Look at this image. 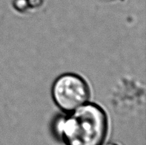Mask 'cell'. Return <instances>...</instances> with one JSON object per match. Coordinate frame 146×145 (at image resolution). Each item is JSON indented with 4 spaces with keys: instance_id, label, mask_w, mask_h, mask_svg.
Returning a JSON list of instances; mask_svg holds the SVG:
<instances>
[{
    "instance_id": "cell-1",
    "label": "cell",
    "mask_w": 146,
    "mask_h": 145,
    "mask_svg": "<svg viewBox=\"0 0 146 145\" xmlns=\"http://www.w3.org/2000/svg\"><path fill=\"white\" fill-rule=\"evenodd\" d=\"M56 131L65 145H103L108 118L102 107L87 102L60 119Z\"/></svg>"
},
{
    "instance_id": "cell-2",
    "label": "cell",
    "mask_w": 146,
    "mask_h": 145,
    "mask_svg": "<svg viewBox=\"0 0 146 145\" xmlns=\"http://www.w3.org/2000/svg\"><path fill=\"white\" fill-rule=\"evenodd\" d=\"M51 93L57 107L68 114L88 102L91 88L88 82L80 75L65 72L54 81Z\"/></svg>"
},
{
    "instance_id": "cell-3",
    "label": "cell",
    "mask_w": 146,
    "mask_h": 145,
    "mask_svg": "<svg viewBox=\"0 0 146 145\" xmlns=\"http://www.w3.org/2000/svg\"><path fill=\"white\" fill-rule=\"evenodd\" d=\"M103 145H119L116 143H112V142H110V143H107V144H104Z\"/></svg>"
}]
</instances>
